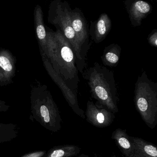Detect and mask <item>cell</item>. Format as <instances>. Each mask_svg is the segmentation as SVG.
I'll use <instances>...</instances> for the list:
<instances>
[{
	"label": "cell",
	"mask_w": 157,
	"mask_h": 157,
	"mask_svg": "<svg viewBox=\"0 0 157 157\" xmlns=\"http://www.w3.org/2000/svg\"><path fill=\"white\" fill-rule=\"evenodd\" d=\"M87 81L92 97L114 114L119 111L118 92L113 71L96 62L82 74Z\"/></svg>",
	"instance_id": "6da1fadb"
},
{
	"label": "cell",
	"mask_w": 157,
	"mask_h": 157,
	"mask_svg": "<svg viewBox=\"0 0 157 157\" xmlns=\"http://www.w3.org/2000/svg\"><path fill=\"white\" fill-rule=\"evenodd\" d=\"M31 87L30 109L33 118L47 130L58 132L61 128L62 119L48 86L38 82Z\"/></svg>",
	"instance_id": "7a4b0ae2"
},
{
	"label": "cell",
	"mask_w": 157,
	"mask_h": 157,
	"mask_svg": "<svg viewBox=\"0 0 157 157\" xmlns=\"http://www.w3.org/2000/svg\"><path fill=\"white\" fill-rule=\"evenodd\" d=\"M54 34L56 43L50 62L69 88L77 93L80 80L76 64L75 54L71 44L60 29H57Z\"/></svg>",
	"instance_id": "3957f363"
},
{
	"label": "cell",
	"mask_w": 157,
	"mask_h": 157,
	"mask_svg": "<svg viewBox=\"0 0 157 157\" xmlns=\"http://www.w3.org/2000/svg\"><path fill=\"white\" fill-rule=\"evenodd\" d=\"M69 4L65 1L53 0L51 2L48 10V22L60 29L71 44L76 56V64L78 71L83 74L86 69V62L83 59L81 47L76 34L71 23Z\"/></svg>",
	"instance_id": "277c9868"
},
{
	"label": "cell",
	"mask_w": 157,
	"mask_h": 157,
	"mask_svg": "<svg viewBox=\"0 0 157 157\" xmlns=\"http://www.w3.org/2000/svg\"><path fill=\"white\" fill-rule=\"evenodd\" d=\"M134 93L137 111L147 126L154 129L157 124V83L143 71L137 78Z\"/></svg>",
	"instance_id": "5b68a950"
},
{
	"label": "cell",
	"mask_w": 157,
	"mask_h": 157,
	"mask_svg": "<svg viewBox=\"0 0 157 157\" xmlns=\"http://www.w3.org/2000/svg\"><path fill=\"white\" fill-rule=\"evenodd\" d=\"M41 55L45 70L50 77L61 90L65 100L73 111L82 119H85L84 111L78 104L77 93L71 89L60 75L55 71L48 58L43 54Z\"/></svg>",
	"instance_id": "8992f818"
},
{
	"label": "cell",
	"mask_w": 157,
	"mask_h": 157,
	"mask_svg": "<svg viewBox=\"0 0 157 157\" xmlns=\"http://www.w3.org/2000/svg\"><path fill=\"white\" fill-rule=\"evenodd\" d=\"M70 16L72 26L81 47L83 59L86 61L88 52L90 47L87 22L82 11L79 8L71 9Z\"/></svg>",
	"instance_id": "52a82bcc"
},
{
	"label": "cell",
	"mask_w": 157,
	"mask_h": 157,
	"mask_svg": "<svg viewBox=\"0 0 157 157\" xmlns=\"http://www.w3.org/2000/svg\"><path fill=\"white\" fill-rule=\"evenodd\" d=\"M85 117L89 123L97 128L110 126L114 121L115 114L103 105L88 101L87 103Z\"/></svg>",
	"instance_id": "ba28073f"
},
{
	"label": "cell",
	"mask_w": 157,
	"mask_h": 157,
	"mask_svg": "<svg viewBox=\"0 0 157 157\" xmlns=\"http://www.w3.org/2000/svg\"><path fill=\"white\" fill-rule=\"evenodd\" d=\"M16 59L8 49H0V86L13 83L16 71Z\"/></svg>",
	"instance_id": "9c48e42d"
},
{
	"label": "cell",
	"mask_w": 157,
	"mask_h": 157,
	"mask_svg": "<svg viewBox=\"0 0 157 157\" xmlns=\"http://www.w3.org/2000/svg\"><path fill=\"white\" fill-rule=\"evenodd\" d=\"M124 3L131 25L134 27L141 25L143 19L152 12V6L144 0H125Z\"/></svg>",
	"instance_id": "30bf717a"
},
{
	"label": "cell",
	"mask_w": 157,
	"mask_h": 157,
	"mask_svg": "<svg viewBox=\"0 0 157 157\" xmlns=\"http://www.w3.org/2000/svg\"><path fill=\"white\" fill-rule=\"evenodd\" d=\"M34 22L41 55L43 54L49 59V48L48 34L46 26L44 24L42 8L38 4L34 8Z\"/></svg>",
	"instance_id": "8fae6325"
},
{
	"label": "cell",
	"mask_w": 157,
	"mask_h": 157,
	"mask_svg": "<svg viewBox=\"0 0 157 157\" xmlns=\"http://www.w3.org/2000/svg\"><path fill=\"white\" fill-rule=\"evenodd\" d=\"M112 138L124 157H140L126 130L116 129L112 132Z\"/></svg>",
	"instance_id": "7c38bea8"
},
{
	"label": "cell",
	"mask_w": 157,
	"mask_h": 157,
	"mask_svg": "<svg viewBox=\"0 0 157 157\" xmlns=\"http://www.w3.org/2000/svg\"><path fill=\"white\" fill-rule=\"evenodd\" d=\"M112 22L109 17L106 13L100 16L95 24L92 39L96 43L103 41L110 31Z\"/></svg>",
	"instance_id": "4fadbf2b"
},
{
	"label": "cell",
	"mask_w": 157,
	"mask_h": 157,
	"mask_svg": "<svg viewBox=\"0 0 157 157\" xmlns=\"http://www.w3.org/2000/svg\"><path fill=\"white\" fill-rule=\"evenodd\" d=\"M137 154L140 157H157L156 146L139 137L130 136Z\"/></svg>",
	"instance_id": "5bb4252c"
},
{
	"label": "cell",
	"mask_w": 157,
	"mask_h": 157,
	"mask_svg": "<svg viewBox=\"0 0 157 157\" xmlns=\"http://www.w3.org/2000/svg\"><path fill=\"white\" fill-rule=\"evenodd\" d=\"M81 151V147L74 145L57 146L49 149L42 157H73Z\"/></svg>",
	"instance_id": "9a60e30c"
},
{
	"label": "cell",
	"mask_w": 157,
	"mask_h": 157,
	"mask_svg": "<svg viewBox=\"0 0 157 157\" xmlns=\"http://www.w3.org/2000/svg\"><path fill=\"white\" fill-rule=\"evenodd\" d=\"M121 48L118 44H112L106 47L101 56L104 65L115 67L118 65L120 58Z\"/></svg>",
	"instance_id": "2e32d148"
},
{
	"label": "cell",
	"mask_w": 157,
	"mask_h": 157,
	"mask_svg": "<svg viewBox=\"0 0 157 157\" xmlns=\"http://www.w3.org/2000/svg\"><path fill=\"white\" fill-rule=\"evenodd\" d=\"M18 132L13 124L0 123V143H6L15 138Z\"/></svg>",
	"instance_id": "e0dca14e"
},
{
	"label": "cell",
	"mask_w": 157,
	"mask_h": 157,
	"mask_svg": "<svg viewBox=\"0 0 157 157\" xmlns=\"http://www.w3.org/2000/svg\"><path fill=\"white\" fill-rule=\"evenodd\" d=\"M148 41L153 47H157V30L154 29L148 36Z\"/></svg>",
	"instance_id": "ac0fdd59"
},
{
	"label": "cell",
	"mask_w": 157,
	"mask_h": 157,
	"mask_svg": "<svg viewBox=\"0 0 157 157\" xmlns=\"http://www.w3.org/2000/svg\"><path fill=\"white\" fill-rule=\"evenodd\" d=\"M47 151L45 150L36 151L32 153H29L21 157H42L46 154Z\"/></svg>",
	"instance_id": "d6986e66"
},
{
	"label": "cell",
	"mask_w": 157,
	"mask_h": 157,
	"mask_svg": "<svg viewBox=\"0 0 157 157\" xmlns=\"http://www.w3.org/2000/svg\"><path fill=\"white\" fill-rule=\"evenodd\" d=\"M9 108H10V106L7 105L5 101L0 100V112H5L9 110Z\"/></svg>",
	"instance_id": "ffe728a7"
},
{
	"label": "cell",
	"mask_w": 157,
	"mask_h": 157,
	"mask_svg": "<svg viewBox=\"0 0 157 157\" xmlns=\"http://www.w3.org/2000/svg\"><path fill=\"white\" fill-rule=\"evenodd\" d=\"M89 157V156L88 155H85V154H82L81 155H80L78 156V157Z\"/></svg>",
	"instance_id": "44dd1931"
},
{
	"label": "cell",
	"mask_w": 157,
	"mask_h": 157,
	"mask_svg": "<svg viewBox=\"0 0 157 157\" xmlns=\"http://www.w3.org/2000/svg\"><path fill=\"white\" fill-rule=\"evenodd\" d=\"M95 157H101L98 156H97L96 155H95Z\"/></svg>",
	"instance_id": "7402d4cb"
}]
</instances>
